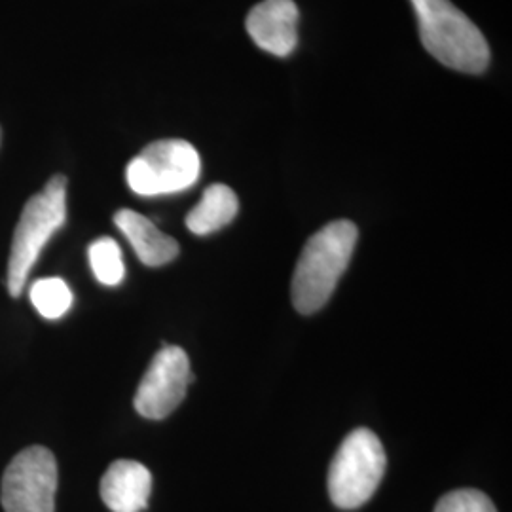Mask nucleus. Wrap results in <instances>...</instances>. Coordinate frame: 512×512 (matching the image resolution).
Masks as SVG:
<instances>
[{"label":"nucleus","mask_w":512,"mask_h":512,"mask_svg":"<svg viewBox=\"0 0 512 512\" xmlns=\"http://www.w3.org/2000/svg\"><path fill=\"white\" fill-rule=\"evenodd\" d=\"M420 25L423 48L459 73L488 69L490 46L480 29L450 0H410Z\"/></svg>","instance_id":"2"},{"label":"nucleus","mask_w":512,"mask_h":512,"mask_svg":"<svg viewBox=\"0 0 512 512\" xmlns=\"http://www.w3.org/2000/svg\"><path fill=\"white\" fill-rule=\"evenodd\" d=\"M202 173L198 150L183 139H162L137 154L126 169L129 188L139 196L177 194L194 186Z\"/></svg>","instance_id":"5"},{"label":"nucleus","mask_w":512,"mask_h":512,"mask_svg":"<svg viewBox=\"0 0 512 512\" xmlns=\"http://www.w3.org/2000/svg\"><path fill=\"white\" fill-rule=\"evenodd\" d=\"M152 494V475L133 459H118L101 478V499L112 512H143Z\"/></svg>","instance_id":"9"},{"label":"nucleus","mask_w":512,"mask_h":512,"mask_svg":"<svg viewBox=\"0 0 512 512\" xmlns=\"http://www.w3.org/2000/svg\"><path fill=\"white\" fill-rule=\"evenodd\" d=\"M435 512H497L488 495L478 490H454L437 503Z\"/></svg>","instance_id":"14"},{"label":"nucleus","mask_w":512,"mask_h":512,"mask_svg":"<svg viewBox=\"0 0 512 512\" xmlns=\"http://www.w3.org/2000/svg\"><path fill=\"white\" fill-rule=\"evenodd\" d=\"M67 220V177L54 175L42 192L25 203L19 217L8 260V293L19 298L29 274L50 241Z\"/></svg>","instance_id":"3"},{"label":"nucleus","mask_w":512,"mask_h":512,"mask_svg":"<svg viewBox=\"0 0 512 512\" xmlns=\"http://www.w3.org/2000/svg\"><path fill=\"white\" fill-rule=\"evenodd\" d=\"M238 211L236 192L226 184H211L200 203L188 213L186 226L196 236H209L236 219Z\"/></svg>","instance_id":"11"},{"label":"nucleus","mask_w":512,"mask_h":512,"mask_svg":"<svg viewBox=\"0 0 512 512\" xmlns=\"http://www.w3.org/2000/svg\"><path fill=\"white\" fill-rule=\"evenodd\" d=\"M57 461L44 446H31L10 461L2 476L4 512H55Z\"/></svg>","instance_id":"6"},{"label":"nucleus","mask_w":512,"mask_h":512,"mask_svg":"<svg viewBox=\"0 0 512 512\" xmlns=\"http://www.w3.org/2000/svg\"><path fill=\"white\" fill-rule=\"evenodd\" d=\"M90 266L99 283L107 287H116L124 281L126 268L120 245L112 238H99L88 249Z\"/></svg>","instance_id":"13"},{"label":"nucleus","mask_w":512,"mask_h":512,"mask_svg":"<svg viewBox=\"0 0 512 512\" xmlns=\"http://www.w3.org/2000/svg\"><path fill=\"white\" fill-rule=\"evenodd\" d=\"M29 298L38 313L50 321L61 319L73 306V293L69 285L59 277L35 281L29 289Z\"/></svg>","instance_id":"12"},{"label":"nucleus","mask_w":512,"mask_h":512,"mask_svg":"<svg viewBox=\"0 0 512 512\" xmlns=\"http://www.w3.org/2000/svg\"><path fill=\"white\" fill-rule=\"evenodd\" d=\"M359 230L351 220H334L313 234L302 249L291 283L293 306L304 315L323 310L348 270Z\"/></svg>","instance_id":"1"},{"label":"nucleus","mask_w":512,"mask_h":512,"mask_svg":"<svg viewBox=\"0 0 512 512\" xmlns=\"http://www.w3.org/2000/svg\"><path fill=\"white\" fill-rule=\"evenodd\" d=\"M0 141H2V131H0Z\"/></svg>","instance_id":"15"},{"label":"nucleus","mask_w":512,"mask_h":512,"mask_svg":"<svg viewBox=\"0 0 512 512\" xmlns=\"http://www.w3.org/2000/svg\"><path fill=\"white\" fill-rule=\"evenodd\" d=\"M245 27L260 50L287 57L298 44V6L294 0H262L249 12Z\"/></svg>","instance_id":"8"},{"label":"nucleus","mask_w":512,"mask_h":512,"mask_svg":"<svg viewBox=\"0 0 512 512\" xmlns=\"http://www.w3.org/2000/svg\"><path fill=\"white\" fill-rule=\"evenodd\" d=\"M385 450L370 429H355L338 448L329 469V495L338 509L353 511L376 494L385 475Z\"/></svg>","instance_id":"4"},{"label":"nucleus","mask_w":512,"mask_h":512,"mask_svg":"<svg viewBox=\"0 0 512 512\" xmlns=\"http://www.w3.org/2000/svg\"><path fill=\"white\" fill-rule=\"evenodd\" d=\"M114 224L128 238L133 251L145 266L160 268L179 256L181 249L177 239L162 234L152 220L137 211L120 209L114 215Z\"/></svg>","instance_id":"10"},{"label":"nucleus","mask_w":512,"mask_h":512,"mask_svg":"<svg viewBox=\"0 0 512 512\" xmlns=\"http://www.w3.org/2000/svg\"><path fill=\"white\" fill-rule=\"evenodd\" d=\"M196 378L190 370V359L183 348L164 346L160 349L135 393V410L147 420H164L183 403L186 389Z\"/></svg>","instance_id":"7"}]
</instances>
